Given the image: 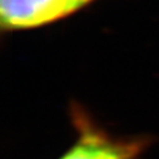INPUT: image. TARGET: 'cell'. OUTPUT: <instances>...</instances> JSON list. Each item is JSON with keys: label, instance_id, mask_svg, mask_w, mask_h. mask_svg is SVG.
Instances as JSON below:
<instances>
[{"label": "cell", "instance_id": "obj_1", "mask_svg": "<svg viewBox=\"0 0 159 159\" xmlns=\"http://www.w3.org/2000/svg\"><path fill=\"white\" fill-rule=\"evenodd\" d=\"M70 114L76 138L59 159H139L150 144L144 137L111 135L79 105L73 104Z\"/></svg>", "mask_w": 159, "mask_h": 159}, {"label": "cell", "instance_id": "obj_3", "mask_svg": "<svg viewBox=\"0 0 159 159\" xmlns=\"http://www.w3.org/2000/svg\"><path fill=\"white\" fill-rule=\"evenodd\" d=\"M75 2L80 5L82 8H84V7H87L88 4H90L92 2H94V0H75Z\"/></svg>", "mask_w": 159, "mask_h": 159}, {"label": "cell", "instance_id": "obj_2", "mask_svg": "<svg viewBox=\"0 0 159 159\" xmlns=\"http://www.w3.org/2000/svg\"><path fill=\"white\" fill-rule=\"evenodd\" d=\"M80 9L75 0H0V24L5 31L35 29Z\"/></svg>", "mask_w": 159, "mask_h": 159}]
</instances>
